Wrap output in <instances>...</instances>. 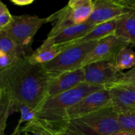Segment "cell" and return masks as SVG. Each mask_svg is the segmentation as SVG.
<instances>
[{
  "label": "cell",
  "mask_w": 135,
  "mask_h": 135,
  "mask_svg": "<svg viewBox=\"0 0 135 135\" xmlns=\"http://www.w3.org/2000/svg\"><path fill=\"white\" fill-rule=\"evenodd\" d=\"M50 78L42 65L28 58L0 71V92L14 104H25L37 110L47 97Z\"/></svg>",
  "instance_id": "1"
},
{
  "label": "cell",
  "mask_w": 135,
  "mask_h": 135,
  "mask_svg": "<svg viewBox=\"0 0 135 135\" xmlns=\"http://www.w3.org/2000/svg\"><path fill=\"white\" fill-rule=\"evenodd\" d=\"M90 22L69 26L55 34L47 36L46 40L56 45H69L71 46L79 40L85 36L94 26Z\"/></svg>",
  "instance_id": "11"
},
{
  "label": "cell",
  "mask_w": 135,
  "mask_h": 135,
  "mask_svg": "<svg viewBox=\"0 0 135 135\" xmlns=\"http://www.w3.org/2000/svg\"><path fill=\"white\" fill-rule=\"evenodd\" d=\"M112 99V107L118 113L135 111V91L123 84L109 89Z\"/></svg>",
  "instance_id": "12"
},
{
  "label": "cell",
  "mask_w": 135,
  "mask_h": 135,
  "mask_svg": "<svg viewBox=\"0 0 135 135\" xmlns=\"http://www.w3.org/2000/svg\"><path fill=\"white\" fill-rule=\"evenodd\" d=\"M133 46H135V42H134V43H133Z\"/></svg>",
  "instance_id": "31"
},
{
  "label": "cell",
  "mask_w": 135,
  "mask_h": 135,
  "mask_svg": "<svg viewBox=\"0 0 135 135\" xmlns=\"http://www.w3.org/2000/svg\"><path fill=\"white\" fill-rule=\"evenodd\" d=\"M11 2L17 6H27L34 3V0H11Z\"/></svg>",
  "instance_id": "25"
},
{
  "label": "cell",
  "mask_w": 135,
  "mask_h": 135,
  "mask_svg": "<svg viewBox=\"0 0 135 135\" xmlns=\"http://www.w3.org/2000/svg\"><path fill=\"white\" fill-rule=\"evenodd\" d=\"M21 125H19V124L17 123V126H16L15 129V130L13 131V133H11V135H19L21 134V131H20V129H21Z\"/></svg>",
  "instance_id": "27"
},
{
  "label": "cell",
  "mask_w": 135,
  "mask_h": 135,
  "mask_svg": "<svg viewBox=\"0 0 135 135\" xmlns=\"http://www.w3.org/2000/svg\"><path fill=\"white\" fill-rule=\"evenodd\" d=\"M111 107L112 99L110 90L105 88L88 95L70 108L67 110V117L70 121Z\"/></svg>",
  "instance_id": "7"
},
{
  "label": "cell",
  "mask_w": 135,
  "mask_h": 135,
  "mask_svg": "<svg viewBox=\"0 0 135 135\" xmlns=\"http://www.w3.org/2000/svg\"><path fill=\"white\" fill-rule=\"evenodd\" d=\"M0 52L21 60L28 57L33 51L31 47H25L18 44L5 32L0 30Z\"/></svg>",
  "instance_id": "16"
},
{
  "label": "cell",
  "mask_w": 135,
  "mask_h": 135,
  "mask_svg": "<svg viewBox=\"0 0 135 135\" xmlns=\"http://www.w3.org/2000/svg\"><path fill=\"white\" fill-rule=\"evenodd\" d=\"M69 45H56L47 40H45L42 44L28 57V60L32 63L44 65L54 60Z\"/></svg>",
  "instance_id": "13"
},
{
  "label": "cell",
  "mask_w": 135,
  "mask_h": 135,
  "mask_svg": "<svg viewBox=\"0 0 135 135\" xmlns=\"http://www.w3.org/2000/svg\"><path fill=\"white\" fill-rule=\"evenodd\" d=\"M85 83L110 89L122 84L125 73L116 67L115 61H107L91 63L83 67Z\"/></svg>",
  "instance_id": "6"
},
{
  "label": "cell",
  "mask_w": 135,
  "mask_h": 135,
  "mask_svg": "<svg viewBox=\"0 0 135 135\" xmlns=\"http://www.w3.org/2000/svg\"><path fill=\"white\" fill-rule=\"evenodd\" d=\"M14 112L11 100L5 94L0 92V135H5L7 119Z\"/></svg>",
  "instance_id": "19"
},
{
  "label": "cell",
  "mask_w": 135,
  "mask_h": 135,
  "mask_svg": "<svg viewBox=\"0 0 135 135\" xmlns=\"http://www.w3.org/2000/svg\"><path fill=\"white\" fill-rule=\"evenodd\" d=\"M66 130L79 135H111L121 131L113 107L71 120Z\"/></svg>",
  "instance_id": "3"
},
{
  "label": "cell",
  "mask_w": 135,
  "mask_h": 135,
  "mask_svg": "<svg viewBox=\"0 0 135 135\" xmlns=\"http://www.w3.org/2000/svg\"><path fill=\"white\" fill-rule=\"evenodd\" d=\"M111 135H135V133H134V132H127L120 131L118 133H114V134Z\"/></svg>",
  "instance_id": "26"
},
{
  "label": "cell",
  "mask_w": 135,
  "mask_h": 135,
  "mask_svg": "<svg viewBox=\"0 0 135 135\" xmlns=\"http://www.w3.org/2000/svg\"><path fill=\"white\" fill-rule=\"evenodd\" d=\"M134 2H135V0H134Z\"/></svg>",
  "instance_id": "32"
},
{
  "label": "cell",
  "mask_w": 135,
  "mask_h": 135,
  "mask_svg": "<svg viewBox=\"0 0 135 135\" xmlns=\"http://www.w3.org/2000/svg\"><path fill=\"white\" fill-rule=\"evenodd\" d=\"M84 83L85 77L83 68L50 79L46 98L67 92Z\"/></svg>",
  "instance_id": "10"
},
{
  "label": "cell",
  "mask_w": 135,
  "mask_h": 135,
  "mask_svg": "<svg viewBox=\"0 0 135 135\" xmlns=\"http://www.w3.org/2000/svg\"><path fill=\"white\" fill-rule=\"evenodd\" d=\"M123 85L126 86H127L128 88L134 90L135 91V80H133V81L129 82V83H126V84H123Z\"/></svg>",
  "instance_id": "28"
},
{
  "label": "cell",
  "mask_w": 135,
  "mask_h": 135,
  "mask_svg": "<svg viewBox=\"0 0 135 135\" xmlns=\"http://www.w3.org/2000/svg\"><path fill=\"white\" fill-rule=\"evenodd\" d=\"M121 18L96 25L85 36L73 44L100 41L104 38L109 36L115 35L116 30H117V26H118L119 21Z\"/></svg>",
  "instance_id": "17"
},
{
  "label": "cell",
  "mask_w": 135,
  "mask_h": 135,
  "mask_svg": "<svg viewBox=\"0 0 135 135\" xmlns=\"http://www.w3.org/2000/svg\"><path fill=\"white\" fill-rule=\"evenodd\" d=\"M57 135H79V134H75V133L69 131L65 130V131H64L63 132H62V133H59V134Z\"/></svg>",
  "instance_id": "29"
},
{
  "label": "cell",
  "mask_w": 135,
  "mask_h": 135,
  "mask_svg": "<svg viewBox=\"0 0 135 135\" xmlns=\"http://www.w3.org/2000/svg\"><path fill=\"white\" fill-rule=\"evenodd\" d=\"M13 108L15 112H18L21 115L20 119L18 122V124L19 125H21V124L24 123H28L35 120L36 118V109L28 105L25 104H14Z\"/></svg>",
  "instance_id": "20"
},
{
  "label": "cell",
  "mask_w": 135,
  "mask_h": 135,
  "mask_svg": "<svg viewBox=\"0 0 135 135\" xmlns=\"http://www.w3.org/2000/svg\"><path fill=\"white\" fill-rule=\"evenodd\" d=\"M125 40L112 35L99 41L94 48L88 54L83 63V68L87 65L100 61H115L117 55L124 47L130 46Z\"/></svg>",
  "instance_id": "9"
},
{
  "label": "cell",
  "mask_w": 135,
  "mask_h": 135,
  "mask_svg": "<svg viewBox=\"0 0 135 135\" xmlns=\"http://www.w3.org/2000/svg\"><path fill=\"white\" fill-rule=\"evenodd\" d=\"M118 121L121 131L135 133V111L118 113Z\"/></svg>",
  "instance_id": "21"
},
{
  "label": "cell",
  "mask_w": 135,
  "mask_h": 135,
  "mask_svg": "<svg viewBox=\"0 0 135 135\" xmlns=\"http://www.w3.org/2000/svg\"><path fill=\"white\" fill-rule=\"evenodd\" d=\"M99 41L73 44L65 49L54 60L42 65L50 79L83 68L84 59Z\"/></svg>",
  "instance_id": "4"
},
{
  "label": "cell",
  "mask_w": 135,
  "mask_h": 135,
  "mask_svg": "<svg viewBox=\"0 0 135 135\" xmlns=\"http://www.w3.org/2000/svg\"><path fill=\"white\" fill-rule=\"evenodd\" d=\"M134 80H135V67L128 71L127 73H125L123 83L122 84H126Z\"/></svg>",
  "instance_id": "24"
},
{
  "label": "cell",
  "mask_w": 135,
  "mask_h": 135,
  "mask_svg": "<svg viewBox=\"0 0 135 135\" xmlns=\"http://www.w3.org/2000/svg\"><path fill=\"white\" fill-rule=\"evenodd\" d=\"M13 15L11 14L7 7L0 1V30H3L9 26L13 21Z\"/></svg>",
  "instance_id": "22"
},
{
  "label": "cell",
  "mask_w": 135,
  "mask_h": 135,
  "mask_svg": "<svg viewBox=\"0 0 135 135\" xmlns=\"http://www.w3.org/2000/svg\"><path fill=\"white\" fill-rule=\"evenodd\" d=\"M130 9L129 0H95L93 13L88 22L98 25L119 18Z\"/></svg>",
  "instance_id": "8"
},
{
  "label": "cell",
  "mask_w": 135,
  "mask_h": 135,
  "mask_svg": "<svg viewBox=\"0 0 135 135\" xmlns=\"http://www.w3.org/2000/svg\"><path fill=\"white\" fill-rule=\"evenodd\" d=\"M94 1L71 0L67 4L69 15L74 25H81L88 21L94 11Z\"/></svg>",
  "instance_id": "14"
},
{
  "label": "cell",
  "mask_w": 135,
  "mask_h": 135,
  "mask_svg": "<svg viewBox=\"0 0 135 135\" xmlns=\"http://www.w3.org/2000/svg\"><path fill=\"white\" fill-rule=\"evenodd\" d=\"M115 64L121 71L133 69L135 67V51L128 47H124L116 57Z\"/></svg>",
  "instance_id": "18"
},
{
  "label": "cell",
  "mask_w": 135,
  "mask_h": 135,
  "mask_svg": "<svg viewBox=\"0 0 135 135\" xmlns=\"http://www.w3.org/2000/svg\"><path fill=\"white\" fill-rule=\"evenodd\" d=\"M129 3L130 11L119 19L115 35L133 45L135 42V2L129 0Z\"/></svg>",
  "instance_id": "15"
},
{
  "label": "cell",
  "mask_w": 135,
  "mask_h": 135,
  "mask_svg": "<svg viewBox=\"0 0 135 135\" xmlns=\"http://www.w3.org/2000/svg\"><path fill=\"white\" fill-rule=\"evenodd\" d=\"M103 89L105 88L84 83L67 92L46 98L37 109L36 120L59 134L66 130L69 123L67 110L88 95Z\"/></svg>",
  "instance_id": "2"
},
{
  "label": "cell",
  "mask_w": 135,
  "mask_h": 135,
  "mask_svg": "<svg viewBox=\"0 0 135 135\" xmlns=\"http://www.w3.org/2000/svg\"><path fill=\"white\" fill-rule=\"evenodd\" d=\"M45 23L46 18H40L36 15H13L10 25L0 30L5 32L18 44L31 47L34 36Z\"/></svg>",
  "instance_id": "5"
},
{
  "label": "cell",
  "mask_w": 135,
  "mask_h": 135,
  "mask_svg": "<svg viewBox=\"0 0 135 135\" xmlns=\"http://www.w3.org/2000/svg\"><path fill=\"white\" fill-rule=\"evenodd\" d=\"M22 135H28V133H22Z\"/></svg>",
  "instance_id": "30"
},
{
  "label": "cell",
  "mask_w": 135,
  "mask_h": 135,
  "mask_svg": "<svg viewBox=\"0 0 135 135\" xmlns=\"http://www.w3.org/2000/svg\"><path fill=\"white\" fill-rule=\"evenodd\" d=\"M19 61L21 60L11 55L0 52V71H2L13 65Z\"/></svg>",
  "instance_id": "23"
}]
</instances>
